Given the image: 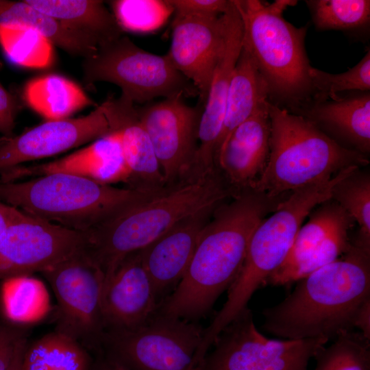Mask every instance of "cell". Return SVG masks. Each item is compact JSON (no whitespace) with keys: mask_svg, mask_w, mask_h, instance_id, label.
<instances>
[{"mask_svg":"<svg viewBox=\"0 0 370 370\" xmlns=\"http://www.w3.org/2000/svg\"><path fill=\"white\" fill-rule=\"evenodd\" d=\"M286 197L247 188L217 206L203 229L184 277L159 304L157 312L195 322L208 315L237 277L254 230Z\"/></svg>","mask_w":370,"mask_h":370,"instance_id":"cell-1","label":"cell"},{"mask_svg":"<svg viewBox=\"0 0 370 370\" xmlns=\"http://www.w3.org/2000/svg\"><path fill=\"white\" fill-rule=\"evenodd\" d=\"M297 282L284 300L262 310V328L288 340H334L354 330L370 299V251L351 242L340 258Z\"/></svg>","mask_w":370,"mask_h":370,"instance_id":"cell-2","label":"cell"},{"mask_svg":"<svg viewBox=\"0 0 370 370\" xmlns=\"http://www.w3.org/2000/svg\"><path fill=\"white\" fill-rule=\"evenodd\" d=\"M237 192L217 169L190 174L85 232V251L100 267L105 280L130 254L146 247L182 220L214 210Z\"/></svg>","mask_w":370,"mask_h":370,"instance_id":"cell-3","label":"cell"},{"mask_svg":"<svg viewBox=\"0 0 370 370\" xmlns=\"http://www.w3.org/2000/svg\"><path fill=\"white\" fill-rule=\"evenodd\" d=\"M243 26L242 47L268 88V101L295 113L310 103L314 90L305 49L308 25L296 27L282 16L295 0H234Z\"/></svg>","mask_w":370,"mask_h":370,"instance_id":"cell-4","label":"cell"},{"mask_svg":"<svg viewBox=\"0 0 370 370\" xmlns=\"http://www.w3.org/2000/svg\"><path fill=\"white\" fill-rule=\"evenodd\" d=\"M163 189L121 188L76 175L52 173L23 182H0V201L34 218L87 232Z\"/></svg>","mask_w":370,"mask_h":370,"instance_id":"cell-5","label":"cell"},{"mask_svg":"<svg viewBox=\"0 0 370 370\" xmlns=\"http://www.w3.org/2000/svg\"><path fill=\"white\" fill-rule=\"evenodd\" d=\"M268 109L269 159L254 189L271 197L286 196L344 169L369 164L367 156L340 145L303 116L269 101Z\"/></svg>","mask_w":370,"mask_h":370,"instance_id":"cell-6","label":"cell"},{"mask_svg":"<svg viewBox=\"0 0 370 370\" xmlns=\"http://www.w3.org/2000/svg\"><path fill=\"white\" fill-rule=\"evenodd\" d=\"M356 168L344 169L329 180L291 192L258 223L249 239L241 269L221 308L225 317L234 319L248 308L255 291L286 260L304 219L314 208L330 199L336 184Z\"/></svg>","mask_w":370,"mask_h":370,"instance_id":"cell-7","label":"cell"},{"mask_svg":"<svg viewBox=\"0 0 370 370\" xmlns=\"http://www.w3.org/2000/svg\"><path fill=\"white\" fill-rule=\"evenodd\" d=\"M204 328L156 313L132 330H106L100 354L123 370H203Z\"/></svg>","mask_w":370,"mask_h":370,"instance_id":"cell-8","label":"cell"},{"mask_svg":"<svg viewBox=\"0 0 370 370\" xmlns=\"http://www.w3.org/2000/svg\"><path fill=\"white\" fill-rule=\"evenodd\" d=\"M82 69L87 84H114L121 88V97L134 105L160 97L199 96L166 54L147 51L123 34L99 45L96 52L84 59Z\"/></svg>","mask_w":370,"mask_h":370,"instance_id":"cell-9","label":"cell"},{"mask_svg":"<svg viewBox=\"0 0 370 370\" xmlns=\"http://www.w3.org/2000/svg\"><path fill=\"white\" fill-rule=\"evenodd\" d=\"M54 293L56 332L100 354L106 331L102 291L104 274L85 250L42 273Z\"/></svg>","mask_w":370,"mask_h":370,"instance_id":"cell-10","label":"cell"},{"mask_svg":"<svg viewBox=\"0 0 370 370\" xmlns=\"http://www.w3.org/2000/svg\"><path fill=\"white\" fill-rule=\"evenodd\" d=\"M328 342L321 338H267L256 328L247 308L217 336L203 370H308L310 360Z\"/></svg>","mask_w":370,"mask_h":370,"instance_id":"cell-11","label":"cell"},{"mask_svg":"<svg viewBox=\"0 0 370 370\" xmlns=\"http://www.w3.org/2000/svg\"><path fill=\"white\" fill-rule=\"evenodd\" d=\"M118 99L110 97L88 114L46 121L0 139V173L51 157L101 138L117 129Z\"/></svg>","mask_w":370,"mask_h":370,"instance_id":"cell-12","label":"cell"},{"mask_svg":"<svg viewBox=\"0 0 370 370\" xmlns=\"http://www.w3.org/2000/svg\"><path fill=\"white\" fill-rule=\"evenodd\" d=\"M86 245L85 232L23 213L0 236V279L42 273Z\"/></svg>","mask_w":370,"mask_h":370,"instance_id":"cell-13","label":"cell"},{"mask_svg":"<svg viewBox=\"0 0 370 370\" xmlns=\"http://www.w3.org/2000/svg\"><path fill=\"white\" fill-rule=\"evenodd\" d=\"M177 95L137 108L167 186L190 173L203 108L190 106Z\"/></svg>","mask_w":370,"mask_h":370,"instance_id":"cell-14","label":"cell"},{"mask_svg":"<svg viewBox=\"0 0 370 370\" xmlns=\"http://www.w3.org/2000/svg\"><path fill=\"white\" fill-rule=\"evenodd\" d=\"M225 13L175 16L171 24V43L166 56L175 69L194 85L204 105L225 43Z\"/></svg>","mask_w":370,"mask_h":370,"instance_id":"cell-15","label":"cell"},{"mask_svg":"<svg viewBox=\"0 0 370 370\" xmlns=\"http://www.w3.org/2000/svg\"><path fill=\"white\" fill-rule=\"evenodd\" d=\"M224 49L214 71L197 130V145L191 173L201 174L217 169L215 156L222 130L228 89L242 49L243 26L234 0L225 13Z\"/></svg>","mask_w":370,"mask_h":370,"instance_id":"cell-16","label":"cell"},{"mask_svg":"<svg viewBox=\"0 0 370 370\" xmlns=\"http://www.w3.org/2000/svg\"><path fill=\"white\" fill-rule=\"evenodd\" d=\"M158 306L139 251L126 256L104 280L102 308L106 330L140 327L156 313Z\"/></svg>","mask_w":370,"mask_h":370,"instance_id":"cell-17","label":"cell"},{"mask_svg":"<svg viewBox=\"0 0 370 370\" xmlns=\"http://www.w3.org/2000/svg\"><path fill=\"white\" fill-rule=\"evenodd\" d=\"M270 135L267 101L236 127L219 149L216 167L235 190L254 188L268 162Z\"/></svg>","mask_w":370,"mask_h":370,"instance_id":"cell-18","label":"cell"},{"mask_svg":"<svg viewBox=\"0 0 370 370\" xmlns=\"http://www.w3.org/2000/svg\"><path fill=\"white\" fill-rule=\"evenodd\" d=\"M213 210L189 217L139 251L160 304L184 277L197 242Z\"/></svg>","mask_w":370,"mask_h":370,"instance_id":"cell-19","label":"cell"},{"mask_svg":"<svg viewBox=\"0 0 370 370\" xmlns=\"http://www.w3.org/2000/svg\"><path fill=\"white\" fill-rule=\"evenodd\" d=\"M52 173L76 175L107 185L127 184L129 173L123 159L119 131L116 130L63 158L1 172L0 182H14Z\"/></svg>","mask_w":370,"mask_h":370,"instance_id":"cell-20","label":"cell"},{"mask_svg":"<svg viewBox=\"0 0 370 370\" xmlns=\"http://www.w3.org/2000/svg\"><path fill=\"white\" fill-rule=\"evenodd\" d=\"M340 145L367 156L370 151V91L311 101L297 112Z\"/></svg>","mask_w":370,"mask_h":370,"instance_id":"cell-21","label":"cell"},{"mask_svg":"<svg viewBox=\"0 0 370 370\" xmlns=\"http://www.w3.org/2000/svg\"><path fill=\"white\" fill-rule=\"evenodd\" d=\"M117 130L129 173V188L153 190L166 187L151 141L139 120L137 108L125 99Z\"/></svg>","mask_w":370,"mask_h":370,"instance_id":"cell-22","label":"cell"},{"mask_svg":"<svg viewBox=\"0 0 370 370\" xmlns=\"http://www.w3.org/2000/svg\"><path fill=\"white\" fill-rule=\"evenodd\" d=\"M29 5L95 40L99 45L123 32L111 11L99 0H25Z\"/></svg>","mask_w":370,"mask_h":370,"instance_id":"cell-23","label":"cell"},{"mask_svg":"<svg viewBox=\"0 0 370 370\" xmlns=\"http://www.w3.org/2000/svg\"><path fill=\"white\" fill-rule=\"evenodd\" d=\"M268 95L264 79L250 54L242 47L230 83L216 155L232 131L268 101Z\"/></svg>","mask_w":370,"mask_h":370,"instance_id":"cell-24","label":"cell"},{"mask_svg":"<svg viewBox=\"0 0 370 370\" xmlns=\"http://www.w3.org/2000/svg\"><path fill=\"white\" fill-rule=\"evenodd\" d=\"M0 25L35 29L53 45L84 59L96 52L99 47L95 40L71 29L56 18L34 8L25 1L0 0Z\"/></svg>","mask_w":370,"mask_h":370,"instance_id":"cell-25","label":"cell"},{"mask_svg":"<svg viewBox=\"0 0 370 370\" xmlns=\"http://www.w3.org/2000/svg\"><path fill=\"white\" fill-rule=\"evenodd\" d=\"M23 97L26 104L47 121L67 119L84 108L98 106L75 82L52 73L28 81Z\"/></svg>","mask_w":370,"mask_h":370,"instance_id":"cell-26","label":"cell"},{"mask_svg":"<svg viewBox=\"0 0 370 370\" xmlns=\"http://www.w3.org/2000/svg\"><path fill=\"white\" fill-rule=\"evenodd\" d=\"M1 301L6 319L19 325L38 323L51 310L50 296L45 283L32 275L3 280Z\"/></svg>","mask_w":370,"mask_h":370,"instance_id":"cell-27","label":"cell"},{"mask_svg":"<svg viewBox=\"0 0 370 370\" xmlns=\"http://www.w3.org/2000/svg\"><path fill=\"white\" fill-rule=\"evenodd\" d=\"M92 360L82 345L53 331L27 343L22 370H89Z\"/></svg>","mask_w":370,"mask_h":370,"instance_id":"cell-28","label":"cell"},{"mask_svg":"<svg viewBox=\"0 0 370 370\" xmlns=\"http://www.w3.org/2000/svg\"><path fill=\"white\" fill-rule=\"evenodd\" d=\"M332 199L356 221L359 230L353 245L370 251V175L360 168L339 181Z\"/></svg>","mask_w":370,"mask_h":370,"instance_id":"cell-29","label":"cell"},{"mask_svg":"<svg viewBox=\"0 0 370 370\" xmlns=\"http://www.w3.org/2000/svg\"><path fill=\"white\" fill-rule=\"evenodd\" d=\"M319 206L310 213L308 221L299 229L289 253L280 267H288L301 260L339 226L353 220L332 198Z\"/></svg>","mask_w":370,"mask_h":370,"instance_id":"cell-30","label":"cell"},{"mask_svg":"<svg viewBox=\"0 0 370 370\" xmlns=\"http://www.w3.org/2000/svg\"><path fill=\"white\" fill-rule=\"evenodd\" d=\"M0 46L14 64L29 69H46L54 60L53 44L27 27L0 25Z\"/></svg>","mask_w":370,"mask_h":370,"instance_id":"cell-31","label":"cell"},{"mask_svg":"<svg viewBox=\"0 0 370 370\" xmlns=\"http://www.w3.org/2000/svg\"><path fill=\"white\" fill-rule=\"evenodd\" d=\"M353 223V220H349L342 224L301 260L288 267L278 268L269 276L265 284L288 285L339 258L350 247L349 230Z\"/></svg>","mask_w":370,"mask_h":370,"instance_id":"cell-32","label":"cell"},{"mask_svg":"<svg viewBox=\"0 0 370 370\" xmlns=\"http://www.w3.org/2000/svg\"><path fill=\"white\" fill-rule=\"evenodd\" d=\"M305 2L318 31H369V0H308Z\"/></svg>","mask_w":370,"mask_h":370,"instance_id":"cell-33","label":"cell"},{"mask_svg":"<svg viewBox=\"0 0 370 370\" xmlns=\"http://www.w3.org/2000/svg\"><path fill=\"white\" fill-rule=\"evenodd\" d=\"M314 370H370V340L360 332L341 334L314 354Z\"/></svg>","mask_w":370,"mask_h":370,"instance_id":"cell-34","label":"cell"},{"mask_svg":"<svg viewBox=\"0 0 370 370\" xmlns=\"http://www.w3.org/2000/svg\"><path fill=\"white\" fill-rule=\"evenodd\" d=\"M109 4L123 32H153L162 27L173 13L167 0H113Z\"/></svg>","mask_w":370,"mask_h":370,"instance_id":"cell-35","label":"cell"},{"mask_svg":"<svg viewBox=\"0 0 370 370\" xmlns=\"http://www.w3.org/2000/svg\"><path fill=\"white\" fill-rule=\"evenodd\" d=\"M309 76L314 90L312 101L336 99L339 93L345 91H369V48L361 60L346 72L332 74L311 66Z\"/></svg>","mask_w":370,"mask_h":370,"instance_id":"cell-36","label":"cell"},{"mask_svg":"<svg viewBox=\"0 0 370 370\" xmlns=\"http://www.w3.org/2000/svg\"><path fill=\"white\" fill-rule=\"evenodd\" d=\"M175 16H221L231 0H167Z\"/></svg>","mask_w":370,"mask_h":370,"instance_id":"cell-37","label":"cell"},{"mask_svg":"<svg viewBox=\"0 0 370 370\" xmlns=\"http://www.w3.org/2000/svg\"><path fill=\"white\" fill-rule=\"evenodd\" d=\"M18 105L14 97L0 83V133L4 137L13 136Z\"/></svg>","mask_w":370,"mask_h":370,"instance_id":"cell-38","label":"cell"},{"mask_svg":"<svg viewBox=\"0 0 370 370\" xmlns=\"http://www.w3.org/2000/svg\"><path fill=\"white\" fill-rule=\"evenodd\" d=\"M25 332L19 329L0 326V370H8L12 361L16 346Z\"/></svg>","mask_w":370,"mask_h":370,"instance_id":"cell-39","label":"cell"},{"mask_svg":"<svg viewBox=\"0 0 370 370\" xmlns=\"http://www.w3.org/2000/svg\"><path fill=\"white\" fill-rule=\"evenodd\" d=\"M23 213L18 209L0 201V236L7 227Z\"/></svg>","mask_w":370,"mask_h":370,"instance_id":"cell-40","label":"cell"},{"mask_svg":"<svg viewBox=\"0 0 370 370\" xmlns=\"http://www.w3.org/2000/svg\"><path fill=\"white\" fill-rule=\"evenodd\" d=\"M354 326L370 340V299L367 301L359 310L356 317Z\"/></svg>","mask_w":370,"mask_h":370,"instance_id":"cell-41","label":"cell"},{"mask_svg":"<svg viewBox=\"0 0 370 370\" xmlns=\"http://www.w3.org/2000/svg\"><path fill=\"white\" fill-rule=\"evenodd\" d=\"M27 343L26 336L20 340L16 346L12 361L8 370H22L23 358Z\"/></svg>","mask_w":370,"mask_h":370,"instance_id":"cell-42","label":"cell"},{"mask_svg":"<svg viewBox=\"0 0 370 370\" xmlns=\"http://www.w3.org/2000/svg\"><path fill=\"white\" fill-rule=\"evenodd\" d=\"M89 370H123L106 359L101 354L94 356Z\"/></svg>","mask_w":370,"mask_h":370,"instance_id":"cell-43","label":"cell"}]
</instances>
